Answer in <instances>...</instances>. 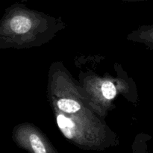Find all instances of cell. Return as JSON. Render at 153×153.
<instances>
[{"instance_id": "3957f363", "label": "cell", "mask_w": 153, "mask_h": 153, "mask_svg": "<svg viewBox=\"0 0 153 153\" xmlns=\"http://www.w3.org/2000/svg\"><path fill=\"white\" fill-rule=\"evenodd\" d=\"M127 38L131 41L141 43L153 51V24L139 27L130 33Z\"/></svg>"}, {"instance_id": "277c9868", "label": "cell", "mask_w": 153, "mask_h": 153, "mask_svg": "<svg viewBox=\"0 0 153 153\" xmlns=\"http://www.w3.org/2000/svg\"><path fill=\"white\" fill-rule=\"evenodd\" d=\"M98 86L100 88L98 92L101 94L104 100L108 101L113 100L117 94V88L111 79H103Z\"/></svg>"}, {"instance_id": "6da1fadb", "label": "cell", "mask_w": 153, "mask_h": 153, "mask_svg": "<svg viewBox=\"0 0 153 153\" xmlns=\"http://www.w3.org/2000/svg\"><path fill=\"white\" fill-rule=\"evenodd\" d=\"M63 28L60 19L16 3L0 19V49L41 46Z\"/></svg>"}, {"instance_id": "7a4b0ae2", "label": "cell", "mask_w": 153, "mask_h": 153, "mask_svg": "<svg viewBox=\"0 0 153 153\" xmlns=\"http://www.w3.org/2000/svg\"><path fill=\"white\" fill-rule=\"evenodd\" d=\"M13 140L28 153H58L46 135L31 123H21L13 130Z\"/></svg>"}, {"instance_id": "5b68a950", "label": "cell", "mask_w": 153, "mask_h": 153, "mask_svg": "<svg viewBox=\"0 0 153 153\" xmlns=\"http://www.w3.org/2000/svg\"><path fill=\"white\" fill-rule=\"evenodd\" d=\"M126 2H134V1H148V0H123Z\"/></svg>"}]
</instances>
